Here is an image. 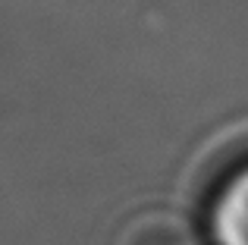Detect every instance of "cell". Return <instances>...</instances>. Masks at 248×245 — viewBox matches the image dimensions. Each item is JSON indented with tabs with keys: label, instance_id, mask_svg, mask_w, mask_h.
<instances>
[{
	"label": "cell",
	"instance_id": "6da1fadb",
	"mask_svg": "<svg viewBox=\"0 0 248 245\" xmlns=\"http://www.w3.org/2000/svg\"><path fill=\"white\" fill-rule=\"evenodd\" d=\"M211 245H248V167L220 183L207 208Z\"/></svg>",
	"mask_w": 248,
	"mask_h": 245
}]
</instances>
